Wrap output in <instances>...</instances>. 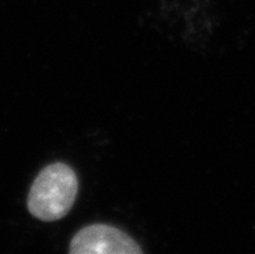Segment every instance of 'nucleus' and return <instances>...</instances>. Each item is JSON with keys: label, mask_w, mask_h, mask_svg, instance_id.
I'll return each instance as SVG.
<instances>
[{"label": "nucleus", "mask_w": 255, "mask_h": 254, "mask_svg": "<svg viewBox=\"0 0 255 254\" xmlns=\"http://www.w3.org/2000/svg\"><path fill=\"white\" fill-rule=\"evenodd\" d=\"M79 190L75 171L65 162L45 166L32 182L27 196V209L43 222L64 218L74 205Z\"/></svg>", "instance_id": "f257e3e1"}, {"label": "nucleus", "mask_w": 255, "mask_h": 254, "mask_svg": "<svg viewBox=\"0 0 255 254\" xmlns=\"http://www.w3.org/2000/svg\"><path fill=\"white\" fill-rule=\"evenodd\" d=\"M70 254H141L139 244L114 226H86L78 231L69 247Z\"/></svg>", "instance_id": "f03ea898"}]
</instances>
